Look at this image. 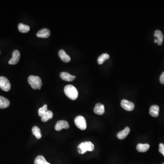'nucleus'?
I'll use <instances>...</instances> for the list:
<instances>
[{
    "label": "nucleus",
    "instance_id": "nucleus-1",
    "mask_svg": "<svg viewBox=\"0 0 164 164\" xmlns=\"http://www.w3.org/2000/svg\"><path fill=\"white\" fill-rule=\"evenodd\" d=\"M64 91L66 96L71 100H76L78 97L79 93L74 86L72 85H66L64 88Z\"/></svg>",
    "mask_w": 164,
    "mask_h": 164
},
{
    "label": "nucleus",
    "instance_id": "nucleus-2",
    "mask_svg": "<svg viewBox=\"0 0 164 164\" xmlns=\"http://www.w3.org/2000/svg\"><path fill=\"white\" fill-rule=\"evenodd\" d=\"M77 151L81 154H84L87 151H92L94 149V146L90 141H85L81 143L77 146Z\"/></svg>",
    "mask_w": 164,
    "mask_h": 164
},
{
    "label": "nucleus",
    "instance_id": "nucleus-3",
    "mask_svg": "<svg viewBox=\"0 0 164 164\" xmlns=\"http://www.w3.org/2000/svg\"><path fill=\"white\" fill-rule=\"evenodd\" d=\"M28 83L34 89H40L42 86V81L39 77L31 75L28 77Z\"/></svg>",
    "mask_w": 164,
    "mask_h": 164
},
{
    "label": "nucleus",
    "instance_id": "nucleus-4",
    "mask_svg": "<svg viewBox=\"0 0 164 164\" xmlns=\"http://www.w3.org/2000/svg\"><path fill=\"white\" fill-rule=\"evenodd\" d=\"M75 123L77 128L84 130L87 128V123L85 119L81 115L77 116L75 120Z\"/></svg>",
    "mask_w": 164,
    "mask_h": 164
},
{
    "label": "nucleus",
    "instance_id": "nucleus-5",
    "mask_svg": "<svg viewBox=\"0 0 164 164\" xmlns=\"http://www.w3.org/2000/svg\"><path fill=\"white\" fill-rule=\"evenodd\" d=\"M0 87L3 91L7 92L11 88L10 83L7 78L5 77H0Z\"/></svg>",
    "mask_w": 164,
    "mask_h": 164
},
{
    "label": "nucleus",
    "instance_id": "nucleus-6",
    "mask_svg": "<svg viewBox=\"0 0 164 164\" xmlns=\"http://www.w3.org/2000/svg\"><path fill=\"white\" fill-rule=\"evenodd\" d=\"M121 106L125 110L128 111H133L134 108V105L133 103L130 101L123 99L121 102Z\"/></svg>",
    "mask_w": 164,
    "mask_h": 164
},
{
    "label": "nucleus",
    "instance_id": "nucleus-7",
    "mask_svg": "<svg viewBox=\"0 0 164 164\" xmlns=\"http://www.w3.org/2000/svg\"><path fill=\"white\" fill-rule=\"evenodd\" d=\"M69 128V125L68 122L65 120H59L57 122L55 125V129L57 131H60L63 129H67Z\"/></svg>",
    "mask_w": 164,
    "mask_h": 164
},
{
    "label": "nucleus",
    "instance_id": "nucleus-8",
    "mask_svg": "<svg viewBox=\"0 0 164 164\" xmlns=\"http://www.w3.org/2000/svg\"><path fill=\"white\" fill-rule=\"evenodd\" d=\"M20 58V52L18 50H15L13 53V57L9 61L8 63L11 65H15L18 63Z\"/></svg>",
    "mask_w": 164,
    "mask_h": 164
},
{
    "label": "nucleus",
    "instance_id": "nucleus-9",
    "mask_svg": "<svg viewBox=\"0 0 164 164\" xmlns=\"http://www.w3.org/2000/svg\"><path fill=\"white\" fill-rule=\"evenodd\" d=\"M50 35V31L47 28H43L37 33V36L40 38H48Z\"/></svg>",
    "mask_w": 164,
    "mask_h": 164
},
{
    "label": "nucleus",
    "instance_id": "nucleus-10",
    "mask_svg": "<svg viewBox=\"0 0 164 164\" xmlns=\"http://www.w3.org/2000/svg\"><path fill=\"white\" fill-rule=\"evenodd\" d=\"M94 113L96 115H103L105 112L104 106L101 103H98L95 105V107L94 109Z\"/></svg>",
    "mask_w": 164,
    "mask_h": 164
},
{
    "label": "nucleus",
    "instance_id": "nucleus-11",
    "mask_svg": "<svg viewBox=\"0 0 164 164\" xmlns=\"http://www.w3.org/2000/svg\"><path fill=\"white\" fill-rule=\"evenodd\" d=\"M60 77L62 80L67 82L72 81L76 79L75 76L72 75L66 72H62L60 73Z\"/></svg>",
    "mask_w": 164,
    "mask_h": 164
},
{
    "label": "nucleus",
    "instance_id": "nucleus-12",
    "mask_svg": "<svg viewBox=\"0 0 164 164\" xmlns=\"http://www.w3.org/2000/svg\"><path fill=\"white\" fill-rule=\"evenodd\" d=\"M130 130L129 127H126L124 130L120 131L117 134V137L120 139H124L126 138L130 132Z\"/></svg>",
    "mask_w": 164,
    "mask_h": 164
},
{
    "label": "nucleus",
    "instance_id": "nucleus-13",
    "mask_svg": "<svg viewBox=\"0 0 164 164\" xmlns=\"http://www.w3.org/2000/svg\"><path fill=\"white\" fill-rule=\"evenodd\" d=\"M160 108L158 105H152L150 107L149 114L153 117H157L159 116Z\"/></svg>",
    "mask_w": 164,
    "mask_h": 164
},
{
    "label": "nucleus",
    "instance_id": "nucleus-14",
    "mask_svg": "<svg viewBox=\"0 0 164 164\" xmlns=\"http://www.w3.org/2000/svg\"><path fill=\"white\" fill-rule=\"evenodd\" d=\"M58 55H59L60 59L65 63H68L71 60L70 56L66 53V52L63 50H60L58 52Z\"/></svg>",
    "mask_w": 164,
    "mask_h": 164
},
{
    "label": "nucleus",
    "instance_id": "nucleus-15",
    "mask_svg": "<svg viewBox=\"0 0 164 164\" xmlns=\"http://www.w3.org/2000/svg\"><path fill=\"white\" fill-rule=\"evenodd\" d=\"M9 100L3 96H0V108H7L9 106Z\"/></svg>",
    "mask_w": 164,
    "mask_h": 164
},
{
    "label": "nucleus",
    "instance_id": "nucleus-16",
    "mask_svg": "<svg viewBox=\"0 0 164 164\" xmlns=\"http://www.w3.org/2000/svg\"><path fill=\"white\" fill-rule=\"evenodd\" d=\"M150 147V144H139L136 147V149L139 152H145L149 150Z\"/></svg>",
    "mask_w": 164,
    "mask_h": 164
},
{
    "label": "nucleus",
    "instance_id": "nucleus-17",
    "mask_svg": "<svg viewBox=\"0 0 164 164\" xmlns=\"http://www.w3.org/2000/svg\"><path fill=\"white\" fill-rule=\"evenodd\" d=\"M154 37L157 38L158 44L159 45H161L163 43V38H164L162 32L160 30H156L155 31V34H154Z\"/></svg>",
    "mask_w": 164,
    "mask_h": 164
},
{
    "label": "nucleus",
    "instance_id": "nucleus-18",
    "mask_svg": "<svg viewBox=\"0 0 164 164\" xmlns=\"http://www.w3.org/2000/svg\"><path fill=\"white\" fill-rule=\"evenodd\" d=\"M53 113L51 111H48L42 116L41 120L42 122H46L49 120H50L53 118Z\"/></svg>",
    "mask_w": 164,
    "mask_h": 164
},
{
    "label": "nucleus",
    "instance_id": "nucleus-19",
    "mask_svg": "<svg viewBox=\"0 0 164 164\" xmlns=\"http://www.w3.org/2000/svg\"><path fill=\"white\" fill-rule=\"evenodd\" d=\"M34 164H51L47 162L44 157L42 156H38L34 160Z\"/></svg>",
    "mask_w": 164,
    "mask_h": 164
},
{
    "label": "nucleus",
    "instance_id": "nucleus-20",
    "mask_svg": "<svg viewBox=\"0 0 164 164\" xmlns=\"http://www.w3.org/2000/svg\"><path fill=\"white\" fill-rule=\"evenodd\" d=\"M18 30L22 33H27L30 30V27L28 25L20 23L18 25Z\"/></svg>",
    "mask_w": 164,
    "mask_h": 164
},
{
    "label": "nucleus",
    "instance_id": "nucleus-21",
    "mask_svg": "<svg viewBox=\"0 0 164 164\" xmlns=\"http://www.w3.org/2000/svg\"><path fill=\"white\" fill-rule=\"evenodd\" d=\"M32 132L37 139H40L41 138L42 134L41 133V130L37 126H35L32 128Z\"/></svg>",
    "mask_w": 164,
    "mask_h": 164
},
{
    "label": "nucleus",
    "instance_id": "nucleus-22",
    "mask_svg": "<svg viewBox=\"0 0 164 164\" xmlns=\"http://www.w3.org/2000/svg\"><path fill=\"white\" fill-rule=\"evenodd\" d=\"M109 58V55L107 53H103L98 58V63L99 64H102L103 63V62L105 60L108 59Z\"/></svg>",
    "mask_w": 164,
    "mask_h": 164
},
{
    "label": "nucleus",
    "instance_id": "nucleus-23",
    "mask_svg": "<svg viewBox=\"0 0 164 164\" xmlns=\"http://www.w3.org/2000/svg\"><path fill=\"white\" fill-rule=\"evenodd\" d=\"M48 111V105L44 104L42 107L38 109V113L39 116L42 117V116Z\"/></svg>",
    "mask_w": 164,
    "mask_h": 164
},
{
    "label": "nucleus",
    "instance_id": "nucleus-24",
    "mask_svg": "<svg viewBox=\"0 0 164 164\" xmlns=\"http://www.w3.org/2000/svg\"><path fill=\"white\" fill-rule=\"evenodd\" d=\"M159 151L164 156V144H163L160 143L159 144Z\"/></svg>",
    "mask_w": 164,
    "mask_h": 164
},
{
    "label": "nucleus",
    "instance_id": "nucleus-25",
    "mask_svg": "<svg viewBox=\"0 0 164 164\" xmlns=\"http://www.w3.org/2000/svg\"><path fill=\"white\" fill-rule=\"evenodd\" d=\"M160 82L162 84H164V72H162L161 75L160 76Z\"/></svg>",
    "mask_w": 164,
    "mask_h": 164
},
{
    "label": "nucleus",
    "instance_id": "nucleus-26",
    "mask_svg": "<svg viewBox=\"0 0 164 164\" xmlns=\"http://www.w3.org/2000/svg\"><path fill=\"white\" fill-rule=\"evenodd\" d=\"M157 42H158V41H157V39H155V40H154V42L157 43Z\"/></svg>",
    "mask_w": 164,
    "mask_h": 164
},
{
    "label": "nucleus",
    "instance_id": "nucleus-27",
    "mask_svg": "<svg viewBox=\"0 0 164 164\" xmlns=\"http://www.w3.org/2000/svg\"><path fill=\"white\" fill-rule=\"evenodd\" d=\"M0 54H1V52H0Z\"/></svg>",
    "mask_w": 164,
    "mask_h": 164
},
{
    "label": "nucleus",
    "instance_id": "nucleus-28",
    "mask_svg": "<svg viewBox=\"0 0 164 164\" xmlns=\"http://www.w3.org/2000/svg\"></svg>",
    "mask_w": 164,
    "mask_h": 164
}]
</instances>
